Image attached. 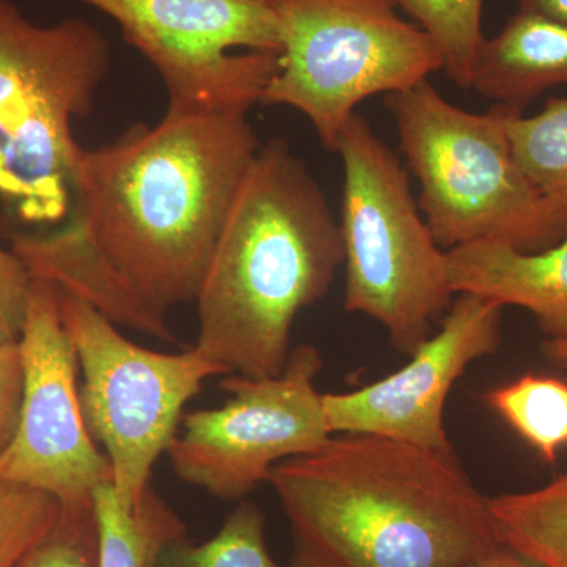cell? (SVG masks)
<instances>
[{
    "instance_id": "ba28073f",
    "label": "cell",
    "mask_w": 567,
    "mask_h": 567,
    "mask_svg": "<svg viewBox=\"0 0 567 567\" xmlns=\"http://www.w3.org/2000/svg\"><path fill=\"white\" fill-rule=\"evenodd\" d=\"M55 292L84 379L85 424L110 458L117 498L133 507L151 487L153 466L177 435L185 405L205 380L227 372L193 347L163 353L134 344L84 301Z\"/></svg>"
},
{
    "instance_id": "277c9868",
    "label": "cell",
    "mask_w": 567,
    "mask_h": 567,
    "mask_svg": "<svg viewBox=\"0 0 567 567\" xmlns=\"http://www.w3.org/2000/svg\"><path fill=\"white\" fill-rule=\"evenodd\" d=\"M110 69V41L91 22L37 24L0 0V203L20 221L69 216L82 147L73 123L91 114Z\"/></svg>"
},
{
    "instance_id": "8992f818",
    "label": "cell",
    "mask_w": 567,
    "mask_h": 567,
    "mask_svg": "<svg viewBox=\"0 0 567 567\" xmlns=\"http://www.w3.org/2000/svg\"><path fill=\"white\" fill-rule=\"evenodd\" d=\"M334 152L344 166L346 311L374 319L410 357L453 303L447 251L429 229L401 159L363 115L346 123Z\"/></svg>"
},
{
    "instance_id": "cb8c5ba5",
    "label": "cell",
    "mask_w": 567,
    "mask_h": 567,
    "mask_svg": "<svg viewBox=\"0 0 567 567\" xmlns=\"http://www.w3.org/2000/svg\"><path fill=\"white\" fill-rule=\"evenodd\" d=\"M32 286L33 278L20 257L0 246V346L20 342Z\"/></svg>"
},
{
    "instance_id": "7a4b0ae2",
    "label": "cell",
    "mask_w": 567,
    "mask_h": 567,
    "mask_svg": "<svg viewBox=\"0 0 567 567\" xmlns=\"http://www.w3.org/2000/svg\"><path fill=\"white\" fill-rule=\"evenodd\" d=\"M293 539L338 567H468L499 543L456 456L342 434L275 466Z\"/></svg>"
},
{
    "instance_id": "7c38bea8",
    "label": "cell",
    "mask_w": 567,
    "mask_h": 567,
    "mask_svg": "<svg viewBox=\"0 0 567 567\" xmlns=\"http://www.w3.org/2000/svg\"><path fill=\"white\" fill-rule=\"evenodd\" d=\"M499 305L458 293L439 333L429 336L394 374L350 393H324L331 432L385 436L456 456L445 427L447 394L468 365L502 342Z\"/></svg>"
},
{
    "instance_id": "5b68a950",
    "label": "cell",
    "mask_w": 567,
    "mask_h": 567,
    "mask_svg": "<svg viewBox=\"0 0 567 567\" xmlns=\"http://www.w3.org/2000/svg\"><path fill=\"white\" fill-rule=\"evenodd\" d=\"M385 103L420 183V210L445 251L483 240L543 251L561 241L511 144L509 121L518 112L498 104L462 110L429 80Z\"/></svg>"
},
{
    "instance_id": "30bf717a",
    "label": "cell",
    "mask_w": 567,
    "mask_h": 567,
    "mask_svg": "<svg viewBox=\"0 0 567 567\" xmlns=\"http://www.w3.org/2000/svg\"><path fill=\"white\" fill-rule=\"evenodd\" d=\"M322 365L319 350L305 344L292 349L282 374L224 377L233 398L183 417L166 453L174 475L215 498L241 502L276 465L320 450L333 435L316 388Z\"/></svg>"
},
{
    "instance_id": "83f0119b",
    "label": "cell",
    "mask_w": 567,
    "mask_h": 567,
    "mask_svg": "<svg viewBox=\"0 0 567 567\" xmlns=\"http://www.w3.org/2000/svg\"><path fill=\"white\" fill-rule=\"evenodd\" d=\"M292 567H338L317 554L311 547L295 539Z\"/></svg>"
},
{
    "instance_id": "4316f807",
    "label": "cell",
    "mask_w": 567,
    "mask_h": 567,
    "mask_svg": "<svg viewBox=\"0 0 567 567\" xmlns=\"http://www.w3.org/2000/svg\"><path fill=\"white\" fill-rule=\"evenodd\" d=\"M518 11L567 24V0H516Z\"/></svg>"
},
{
    "instance_id": "9c48e42d",
    "label": "cell",
    "mask_w": 567,
    "mask_h": 567,
    "mask_svg": "<svg viewBox=\"0 0 567 567\" xmlns=\"http://www.w3.org/2000/svg\"><path fill=\"white\" fill-rule=\"evenodd\" d=\"M147 59L171 114H248L279 70L281 31L265 0H78Z\"/></svg>"
},
{
    "instance_id": "7402d4cb",
    "label": "cell",
    "mask_w": 567,
    "mask_h": 567,
    "mask_svg": "<svg viewBox=\"0 0 567 567\" xmlns=\"http://www.w3.org/2000/svg\"><path fill=\"white\" fill-rule=\"evenodd\" d=\"M61 503L47 492L0 483V567L18 563L52 528Z\"/></svg>"
},
{
    "instance_id": "d4e9b609",
    "label": "cell",
    "mask_w": 567,
    "mask_h": 567,
    "mask_svg": "<svg viewBox=\"0 0 567 567\" xmlns=\"http://www.w3.org/2000/svg\"><path fill=\"white\" fill-rule=\"evenodd\" d=\"M22 360L20 342L0 346V454L10 445L22 402Z\"/></svg>"
},
{
    "instance_id": "3957f363",
    "label": "cell",
    "mask_w": 567,
    "mask_h": 567,
    "mask_svg": "<svg viewBox=\"0 0 567 567\" xmlns=\"http://www.w3.org/2000/svg\"><path fill=\"white\" fill-rule=\"evenodd\" d=\"M344 265L341 229L286 140L260 145L197 290L193 349L229 374H282L295 320Z\"/></svg>"
},
{
    "instance_id": "5bb4252c",
    "label": "cell",
    "mask_w": 567,
    "mask_h": 567,
    "mask_svg": "<svg viewBox=\"0 0 567 567\" xmlns=\"http://www.w3.org/2000/svg\"><path fill=\"white\" fill-rule=\"evenodd\" d=\"M454 295L472 293L536 317L550 339L567 336V237L543 251H520L498 240L447 249Z\"/></svg>"
},
{
    "instance_id": "8fae6325",
    "label": "cell",
    "mask_w": 567,
    "mask_h": 567,
    "mask_svg": "<svg viewBox=\"0 0 567 567\" xmlns=\"http://www.w3.org/2000/svg\"><path fill=\"white\" fill-rule=\"evenodd\" d=\"M20 350V421L0 454V483L47 492L62 506L92 505L96 488L112 483V466L85 424L80 363L63 327L58 292L41 279H33Z\"/></svg>"
},
{
    "instance_id": "4fadbf2b",
    "label": "cell",
    "mask_w": 567,
    "mask_h": 567,
    "mask_svg": "<svg viewBox=\"0 0 567 567\" xmlns=\"http://www.w3.org/2000/svg\"><path fill=\"white\" fill-rule=\"evenodd\" d=\"M11 251L33 279L84 301L117 327L181 346L167 312L148 305L71 216L40 233L14 234Z\"/></svg>"
},
{
    "instance_id": "44dd1931",
    "label": "cell",
    "mask_w": 567,
    "mask_h": 567,
    "mask_svg": "<svg viewBox=\"0 0 567 567\" xmlns=\"http://www.w3.org/2000/svg\"><path fill=\"white\" fill-rule=\"evenodd\" d=\"M265 522L256 503L241 499L212 539L174 540L164 548L158 567H281L268 550Z\"/></svg>"
},
{
    "instance_id": "d6986e66",
    "label": "cell",
    "mask_w": 567,
    "mask_h": 567,
    "mask_svg": "<svg viewBox=\"0 0 567 567\" xmlns=\"http://www.w3.org/2000/svg\"><path fill=\"white\" fill-rule=\"evenodd\" d=\"M498 413L537 454L555 464L567 445V383L555 377L527 374L486 394Z\"/></svg>"
},
{
    "instance_id": "e0dca14e",
    "label": "cell",
    "mask_w": 567,
    "mask_h": 567,
    "mask_svg": "<svg viewBox=\"0 0 567 567\" xmlns=\"http://www.w3.org/2000/svg\"><path fill=\"white\" fill-rule=\"evenodd\" d=\"M496 535L543 567H567V473L547 486L488 498Z\"/></svg>"
},
{
    "instance_id": "6da1fadb",
    "label": "cell",
    "mask_w": 567,
    "mask_h": 567,
    "mask_svg": "<svg viewBox=\"0 0 567 567\" xmlns=\"http://www.w3.org/2000/svg\"><path fill=\"white\" fill-rule=\"evenodd\" d=\"M260 145L248 114L166 112L81 147L69 216L153 308L194 303Z\"/></svg>"
},
{
    "instance_id": "9a60e30c",
    "label": "cell",
    "mask_w": 567,
    "mask_h": 567,
    "mask_svg": "<svg viewBox=\"0 0 567 567\" xmlns=\"http://www.w3.org/2000/svg\"><path fill=\"white\" fill-rule=\"evenodd\" d=\"M567 85V24L516 11L484 40L472 89L498 106L524 112L537 96Z\"/></svg>"
},
{
    "instance_id": "ac0fdd59",
    "label": "cell",
    "mask_w": 567,
    "mask_h": 567,
    "mask_svg": "<svg viewBox=\"0 0 567 567\" xmlns=\"http://www.w3.org/2000/svg\"><path fill=\"white\" fill-rule=\"evenodd\" d=\"M518 164L546 204L559 238L567 237V95L550 99L535 115L509 121Z\"/></svg>"
},
{
    "instance_id": "2e32d148",
    "label": "cell",
    "mask_w": 567,
    "mask_h": 567,
    "mask_svg": "<svg viewBox=\"0 0 567 567\" xmlns=\"http://www.w3.org/2000/svg\"><path fill=\"white\" fill-rule=\"evenodd\" d=\"M99 528V567H158L164 548L188 537L185 522L152 487L126 507L112 483L93 494Z\"/></svg>"
},
{
    "instance_id": "603a6c76",
    "label": "cell",
    "mask_w": 567,
    "mask_h": 567,
    "mask_svg": "<svg viewBox=\"0 0 567 567\" xmlns=\"http://www.w3.org/2000/svg\"><path fill=\"white\" fill-rule=\"evenodd\" d=\"M17 567H99V528L93 503L61 505L55 524Z\"/></svg>"
},
{
    "instance_id": "f1b7e54d",
    "label": "cell",
    "mask_w": 567,
    "mask_h": 567,
    "mask_svg": "<svg viewBox=\"0 0 567 567\" xmlns=\"http://www.w3.org/2000/svg\"><path fill=\"white\" fill-rule=\"evenodd\" d=\"M546 354L554 363L567 369V336L565 338L548 339L544 346Z\"/></svg>"
},
{
    "instance_id": "52a82bcc",
    "label": "cell",
    "mask_w": 567,
    "mask_h": 567,
    "mask_svg": "<svg viewBox=\"0 0 567 567\" xmlns=\"http://www.w3.org/2000/svg\"><path fill=\"white\" fill-rule=\"evenodd\" d=\"M281 31L267 106L301 112L327 151L357 107L405 91L443 70L431 37L391 0H265Z\"/></svg>"
},
{
    "instance_id": "484cf974",
    "label": "cell",
    "mask_w": 567,
    "mask_h": 567,
    "mask_svg": "<svg viewBox=\"0 0 567 567\" xmlns=\"http://www.w3.org/2000/svg\"><path fill=\"white\" fill-rule=\"evenodd\" d=\"M468 567H543L532 558L518 554L514 548L507 547L499 540L496 546L488 548Z\"/></svg>"
},
{
    "instance_id": "ffe728a7",
    "label": "cell",
    "mask_w": 567,
    "mask_h": 567,
    "mask_svg": "<svg viewBox=\"0 0 567 567\" xmlns=\"http://www.w3.org/2000/svg\"><path fill=\"white\" fill-rule=\"evenodd\" d=\"M423 29L442 55L443 71L457 87L472 89L483 32L484 0H391Z\"/></svg>"
}]
</instances>
